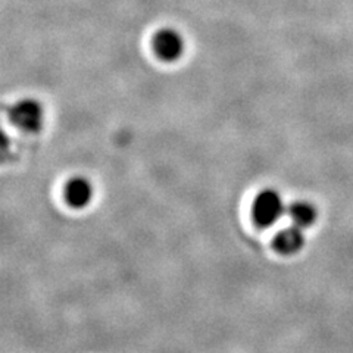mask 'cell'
<instances>
[{"label": "cell", "instance_id": "obj_2", "mask_svg": "<svg viewBox=\"0 0 353 353\" xmlns=\"http://www.w3.org/2000/svg\"><path fill=\"white\" fill-rule=\"evenodd\" d=\"M9 119L21 131L37 132L44 123V109L34 99H22L10 108Z\"/></svg>", "mask_w": 353, "mask_h": 353}, {"label": "cell", "instance_id": "obj_5", "mask_svg": "<svg viewBox=\"0 0 353 353\" xmlns=\"http://www.w3.org/2000/svg\"><path fill=\"white\" fill-rule=\"evenodd\" d=\"M305 245V237L299 227H290L285 228L275 236L274 239V249L281 255H294L299 250H302Z\"/></svg>", "mask_w": 353, "mask_h": 353}, {"label": "cell", "instance_id": "obj_4", "mask_svg": "<svg viewBox=\"0 0 353 353\" xmlns=\"http://www.w3.org/2000/svg\"><path fill=\"white\" fill-rule=\"evenodd\" d=\"M93 199V185L90 181L77 176L65 185V201L74 209H83Z\"/></svg>", "mask_w": 353, "mask_h": 353}, {"label": "cell", "instance_id": "obj_1", "mask_svg": "<svg viewBox=\"0 0 353 353\" xmlns=\"http://www.w3.org/2000/svg\"><path fill=\"white\" fill-rule=\"evenodd\" d=\"M285 212L284 202L279 192L267 189L261 192L252 206V215L255 223L262 227L268 228L274 225Z\"/></svg>", "mask_w": 353, "mask_h": 353}, {"label": "cell", "instance_id": "obj_3", "mask_svg": "<svg viewBox=\"0 0 353 353\" xmlns=\"http://www.w3.org/2000/svg\"><path fill=\"white\" fill-rule=\"evenodd\" d=\"M153 49L154 53L165 62L179 61L184 53V39L179 31L172 28H162L154 34Z\"/></svg>", "mask_w": 353, "mask_h": 353}, {"label": "cell", "instance_id": "obj_6", "mask_svg": "<svg viewBox=\"0 0 353 353\" xmlns=\"http://www.w3.org/2000/svg\"><path fill=\"white\" fill-rule=\"evenodd\" d=\"M287 214H289L290 219L293 221V224L299 228L311 227L316 219L315 208L309 202H303V201L292 203L289 206V211H287Z\"/></svg>", "mask_w": 353, "mask_h": 353}]
</instances>
